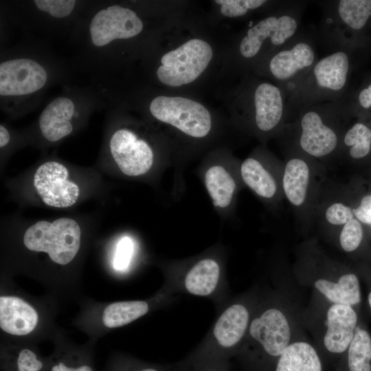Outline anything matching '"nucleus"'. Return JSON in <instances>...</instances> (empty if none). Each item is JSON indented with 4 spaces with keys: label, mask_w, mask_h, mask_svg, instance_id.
Here are the masks:
<instances>
[{
    "label": "nucleus",
    "mask_w": 371,
    "mask_h": 371,
    "mask_svg": "<svg viewBox=\"0 0 371 371\" xmlns=\"http://www.w3.org/2000/svg\"><path fill=\"white\" fill-rule=\"evenodd\" d=\"M260 291L253 289L229 302L201 343L181 362L190 366L229 368L247 333Z\"/></svg>",
    "instance_id": "nucleus-2"
},
{
    "label": "nucleus",
    "mask_w": 371,
    "mask_h": 371,
    "mask_svg": "<svg viewBox=\"0 0 371 371\" xmlns=\"http://www.w3.org/2000/svg\"><path fill=\"white\" fill-rule=\"evenodd\" d=\"M344 354L348 371H371V336L366 329L358 325Z\"/></svg>",
    "instance_id": "nucleus-25"
},
{
    "label": "nucleus",
    "mask_w": 371,
    "mask_h": 371,
    "mask_svg": "<svg viewBox=\"0 0 371 371\" xmlns=\"http://www.w3.org/2000/svg\"><path fill=\"white\" fill-rule=\"evenodd\" d=\"M133 371H170L169 366L167 367L144 366L135 367Z\"/></svg>",
    "instance_id": "nucleus-37"
},
{
    "label": "nucleus",
    "mask_w": 371,
    "mask_h": 371,
    "mask_svg": "<svg viewBox=\"0 0 371 371\" xmlns=\"http://www.w3.org/2000/svg\"><path fill=\"white\" fill-rule=\"evenodd\" d=\"M10 140V135L8 130L3 126L0 125V146L4 147Z\"/></svg>",
    "instance_id": "nucleus-38"
},
{
    "label": "nucleus",
    "mask_w": 371,
    "mask_h": 371,
    "mask_svg": "<svg viewBox=\"0 0 371 371\" xmlns=\"http://www.w3.org/2000/svg\"><path fill=\"white\" fill-rule=\"evenodd\" d=\"M363 239L362 226L357 218H352L346 223L339 235L340 245L346 252L355 251Z\"/></svg>",
    "instance_id": "nucleus-29"
},
{
    "label": "nucleus",
    "mask_w": 371,
    "mask_h": 371,
    "mask_svg": "<svg viewBox=\"0 0 371 371\" xmlns=\"http://www.w3.org/2000/svg\"><path fill=\"white\" fill-rule=\"evenodd\" d=\"M342 101L348 115L371 118V73L366 75L357 87L350 88Z\"/></svg>",
    "instance_id": "nucleus-26"
},
{
    "label": "nucleus",
    "mask_w": 371,
    "mask_h": 371,
    "mask_svg": "<svg viewBox=\"0 0 371 371\" xmlns=\"http://www.w3.org/2000/svg\"><path fill=\"white\" fill-rule=\"evenodd\" d=\"M38 322V314L25 301L14 296L0 297V327L7 333L25 335L32 332Z\"/></svg>",
    "instance_id": "nucleus-19"
},
{
    "label": "nucleus",
    "mask_w": 371,
    "mask_h": 371,
    "mask_svg": "<svg viewBox=\"0 0 371 371\" xmlns=\"http://www.w3.org/2000/svg\"><path fill=\"white\" fill-rule=\"evenodd\" d=\"M221 5V13L227 17L245 15L249 10H256L267 3L265 0H216Z\"/></svg>",
    "instance_id": "nucleus-28"
},
{
    "label": "nucleus",
    "mask_w": 371,
    "mask_h": 371,
    "mask_svg": "<svg viewBox=\"0 0 371 371\" xmlns=\"http://www.w3.org/2000/svg\"><path fill=\"white\" fill-rule=\"evenodd\" d=\"M142 28V21L135 12L114 5L95 14L90 23V34L93 43L102 47L115 39L132 38Z\"/></svg>",
    "instance_id": "nucleus-15"
},
{
    "label": "nucleus",
    "mask_w": 371,
    "mask_h": 371,
    "mask_svg": "<svg viewBox=\"0 0 371 371\" xmlns=\"http://www.w3.org/2000/svg\"><path fill=\"white\" fill-rule=\"evenodd\" d=\"M34 2L39 10L48 12L56 18L69 15L76 4V1L74 0H36Z\"/></svg>",
    "instance_id": "nucleus-30"
},
{
    "label": "nucleus",
    "mask_w": 371,
    "mask_h": 371,
    "mask_svg": "<svg viewBox=\"0 0 371 371\" xmlns=\"http://www.w3.org/2000/svg\"><path fill=\"white\" fill-rule=\"evenodd\" d=\"M357 58L347 52L336 51L317 59L289 95L286 115L315 104L342 100L350 89Z\"/></svg>",
    "instance_id": "nucleus-4"
},
{
    "label": "nucleus",
    "mask_w": 371,
    "mask_h": 371,
    "mask_svg": "<svg viewBox=\"0 0 371 371\" xmlns=\"http://www.w3.org/2000/svg\"><path fill=\"white\" fill-rule=\"evenodd\" d=\"M368 304L370 306V308L371 309V291L368 294Z\"/></svg>",
    "instance_id": "nucleus-39"
},
{
    "label": "nucleus",
    "mask_w": 371,
    "mask_h": 371,
    "mask_svg": "<svg viewBox=\"0 0 371 371\" xmlns=\"http://www.w3.org/2000/svg\"><path fill=\"white\" fill-rule=\"evenodd\" d=\"M152 115L183 134L202 139L212 130V117L201 104L182 97L157 96L150 105Z\"/></svg>",
    "instance_id": "nucleus-11"
},
{
    "label": "nucleus",
    "mask_w": 371,
    "mask_h": 371,
    "mask_svg": "<svg viewBox=\"0 0 371 371\" xmlns=\"http://www.w3.org/2000/svg\"><path fill=\"white\" fill-rule=\"evenodd\" d=\"M45 69L29 58H16L0 64V95H23L41 89L47 81Z\"/></svg>",
    "instance_id": "nucleus-17"
},
{
    "label": "nucleus",
    "mask_w": 371,
    "mask_h": 371,
    "mask_svg": "<svg viewBox=\"0 0 371 371\" xmlns=\"http://www.w3.org/2000/svg\"><path fill=\"white\" fill-rule=\"evenodd\" d=\"M309 181V169L302 159L293 158L285 166L282 186L288 200L295 206L305 201Z\"/></svg>",
    "instance_id": "nucleus-23"
},
{
    "label": "nucleus",
    "mask_w": 371,
    "mask_h": 371,
    "mask_svg": "<svg viewBox=\"0 0 371 371\" xmlns=\"http://www.w3.org/2000/svg\"><path fill=\"white\" fill-rule=\"evenodd\" d=\"M149 311L145 301L117 302L108 305L102 313V322L108 328L120 327L137 319Z\"/></svg>",
    "instance_id": "nucleus-24"
},
{
    "label": "nucleus",
    "mask_w": 371,
    "mask_h": 371,
    "mask_svg": "<svg viewBox=\"0 0 371 371\" xmlns=\"http://www.w3.org/2000/svg\"><path fill=\"white\" fill-rule=\"evenodd\" d=\"M304 4L302 1H284L276 14L249 27L240 43L241 56L245 58H254L265 43H270L278 51L290 42L300 32Z\"/></svg>",
    "instance_id": "nucleus-7"
},
{
    "label": "nucleus",
    "mask_w": 371,
    "mask_h": 371,
    "mask_svg": "<svg viewBox=\"0 0 371 371\" xmlns=\"http://www.w3.org/2000/svg\"><path fill=\"white\" fill-rule=\"evenodd\" d=\"M236 168L224 159H211L203 161L196 169V175L223 222L232 213L236 200L238 191Z\"/></svg>",
    "instance_id": "nucleus-12"
},
{
    "label": "nucleus",
    "mask_w": 371,
    "mask_h": 371,
    "mask_svg": "<svg viewBox=\"0 0 371 371\" xmlns=\"http://www.w3.org/2000/svg\"><path fill=\"white\" fill-rule=\"evenodd\" d=\"M68 177L69 172L65 166L56 161H47L36 170L34 186L47 205L70 207L77 201L80 190Z\"/></svg>",
    "instance_id": "nucleus-16"
},
{
    "label": "nucleus",
    "mask_w": 371,
    "mask_h": 371,
    "mask_svg": "<svg viewBox=\"0 0 371 371\" xmlns=\"http://www.w3.org/2000/svg\"><path fill=\"white\" fill-rule=\"evenodd\" d=\"M50 371H93L88 365H81L77 367L67 366L63 362H58L52 366Z\"/></svg>",
    "instance_id": "nucleus-36"
},
{
    "label": "nucleus",
    "mask_w": 371,
    "mask_h": 371,
    "mask_svg": "<svg viewBox=\"0 0 371 371\" xmlns=\"http://www.w3.org/2000/svg\"><path fill=\"white\" fill-rule=\"evenodd\" d=\"M288 99L282 89L269 82L257 85L254 93V122L256 128L268 133L285 118Z\"/></svg>",
    "instance_id": "nucleus-18"
},
{
    "label": "nucleus",
    "mask_w": 371,
    "mask_h": 371,
    "mask_svg": "<svg viewBox=\"0 0 371 371\" xmlns=\"http://www.w3.org/2000/svg\"><path fill=\"white\" fill-rule=\"evenodd\" d=\"M239 169L242 181L258 196L265 199L275 196V179L258 159L248 157L241 163Z\"/></svg>",
    "instance_id": "nucleus-22"
},
{
    "label": "nucleus",
    "mask_w": 371,
    "mask_h": 371,
    "mask_svg": "<svg viewBox=\"0 0 371 371\" xmlns=\"http://www.w3.org/2000/svg\"><path fill=\"white\" fill-rule=\"evenodd\" d=\"M357 219L366 224H371V195L363 196L359 206L352 210Z\"/></svg>",
    "instance_id": "nucleus-34"
},
{
    "label": "nucleus",
    "mask_w": 371,
    "mask_h": 371,
    "mask_svg": "<svg viewBox=\"0 0 371 371\" xmlns=\"http://www.w3.org/2000/svg\"><path fill=\"white\" fill-rule=\"evenodd\" d=\"M325 216L329 223L341 225L352 220L354 214L348 206L341 203H335L327 208Z\"/></svg>",
    "instance_id": "nucleus-32"
},
{
    "label": "nucleus",
    "mask_w": 371,
    "mask_h": 371,
    "mask_svg": "<svg viewBox=\"0 0 371 371\" xmlns=\"http://www.w3.org/2000/svg\"><path fill=\"white\" fill-rule=\"evenodd\" d=\"M303 326L313 337L318 351L341 356L348 349L358 326L355 307L330 303L312 295L308 307L302 310Z\"/></svg>",
    "instance_id": "nucleus-5"
},
{
    "label": "nucleus",
    "mask_w": 371,
    "mask_h": 371,
    "mask_svg": "<svg viewBox=\"0 0 371 371\" xmlns=\"http://www.w3.org/2000/svg\"><path fill=\"white\" fill-rule=\"evenodd\" d=\"M223 251L214 246L194 257L168 263L169 282L192 295L214 296L225 277Z\"/></svg>",
    "instance_id": "nucleus-6"
},
{
    "label": "nucleus",
    "mask_w": 371,
    "mask_h": 371,
    "mask_svg": "<svg viewBox=\"0 0 371 371\" xmlns=\"http://www.w3.org/2000/svg\"><path fill=\"white\" fill-rule=\"evenodd\" d=\"M170 371H229V368L214 366H190L181 361L169 366Z\"/></svg>",
    "instance_id": "nucleus-35"
},
{
    "label": "nucleus",
    "mask_w": 371,
    "mask_h": 371,
    "mask_svg": "<svg viewBox=\"0 0 371 371\" xmlns=\"http://www.w3.org/2000/svg\"><path fill=\"white\" fill-rule=\"evenodd\" d=\"M274 371H322L320 355L306 338L293 342L278 358Z\"/></svg>",
    "instance_id": "nucleus-21"
},
{
    "label": "nucleus",
    "mask_w": 371,
    "mask_h": 371,
    "mask_svg": "<svg viewBox=\"0 0 371 371\" xmlns=\"http://www.w3.org/2000/svg\"><path fill=\"white\" fill-rule=\"evenodd\" d=\"M80 237L76 221L60 218L52 223L41 221L30 226L24 234L23 243L29 250L46 252L52 261L65 265L77 254Z\"/></svg>",
    "instance_id": "nucleus-8"
},
{
    "label": "nucleus",
    "mask_w": 371,
    "mask_h": 371,
    "mask_svg": "<svg viewBox=\"0 0 371 371\" xmlns=\"http://www.w3.org/2000/svg\"><path fill=\"white\" fill-rule=\"evenodd\" d=\"M300 309L280 290L260 293L236 355L249 371H267L293 342L306 338Z\"/></svg>",
    "instance_id": "nucleus-1"
},
{
    "label": "nucleus",
    "mask_w": 371,
    "mask_h": 371,
    "mask_svg": "<svg viewBox=\"0 0 371 371\" xmlns=\"http://www.w3.org/2000/svg\"><path fill=\"white\" fill-rule=\"evenodd\" d=\"M74 113L71 100L66 97L54 99L45 108L39 118L43 135L50 142H56L70 134L73 130L71 119Z\"/></svg>",
    "instance_id": "nucleus-20"
},
{
    "label": "nucleus",
    "mask_w": 371,
    "mask_h": 371,
    "mask_svg": "<svg viewBox=\"0 0 371 371\" xmlns=\"http://www.w3.org/2000/svg\"><path fill=\"white\" fill-rule=\"evenodd\" d=\"M343 142L350 147L351 157H365L371 150V128L363 122H357L346 131Z\"/></svg>",
    "instance_id": "nucleus-27"
},
{
    "label": "nucleus",
    "mask_w": 371,
    "mask_h": 371,
    "mask_svg": "<svg viewBox=\"0 0 371 371\" xmlns=\"http://www.w3.org/2000/svg\"><path fill=\"white\" fill-rule=\"evenodd\" d=\"M17 371H41L43 363L37 359L36 355L29 349H23L19 353L16 360Z\"/></svg>",
    "instance_id": "nucleus-33"
},
{
    "label": "nucleus",
    "mask_w": 371,
    "mask_h": 371,
    "mask_svg": "<svg viewBox=\"0 0 371 371\" xmlns=\"http://www.w3.org/2000/svg\"><path fill=\"white\" fill-rule=\"evenodd\" d=\"M110 150L119 170L126 176H143L153 168L155 155L151 146L130 130L116 131L110 140Z\"/></svg>",
    "instance_id": "nucleus-14"
},
{
    "label": "nucleus",
    "mask_w": 371,
    "mask_h": 371,
    "mask_svg": "<svg viewBox=\"0 0 371 371\" xmlns=\"http://www.w3.org/2000/svg\"><path fill=\"white\" fill-rule=\"evenodd\" d=\"M133 249V243L128 236L123 237L118 242L113 260V267L116 270L123 271L128 267Z\"/></svg>",
    "instance_id": "nucleus-31"
},
{
    "label": "nucleus",
    "mask_w": 371,
    "mask_h": 371,
    "mask_svg": "<svg viewBox=\"0 0 371 371\" xmlns=\"http://www.w3.org/2000/svg\"><path fill=\"white\" fill-rule=\"evenodd\" d=\"M317 59L313 37L300 32L286 45L273 52L268 63V69L288 99Z\"/></svg>",
    "instance_id": "nucleus-9"
},
{
    "label": "nucleus",
    "mask_w": 371,
    "mask_h": 371,
    "mask_svg": "<svg viewBox=\"0 0 371 371\" xmlns=\"http://www.w3.org/2000/svg\"><path fill=\"white\" fill-rule=\"evenodd\" d=\"M321 40L333 52L360 58L371 56V0H338L321 3Z\"/></svg>",
    "instance_id": "nucleus-3"
},
{
    "label": "nucleus",
    "mask_w": 371,
    "mask_h": 371,
    "mask_svg": "<svg viewBox=\"0 0 371 371\" xmlns=\"http://www.w3.org/2000/svg\"><path fill=\"white\" fill-rule=\"evenodd\" d=\"M333 104V102L315 104L297 112L301 129L300 146L311 156H326L337 146L338 135L335 129L325 122Z\"/></svg>",
    "instance_id": "nucleus-13"
},
{
    "label": "nucleus",
    "mask_w": 371,
    "mask_h": 371,
    "mask_svg": "<svg viewBox=\"0 0 371 371\" xmlns=\"http://www.w3.org/2000/svg\"><path fill=\"white\" fill-rule=\"evenodd\" d=\"M210 45L201 39H191L165 54L157 71L159 80L170 87H179L196 80L212 58Z\"/></svg>",
    "instance_id": "nucleus-10"
}]
</instances>
